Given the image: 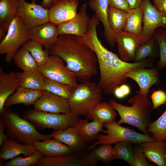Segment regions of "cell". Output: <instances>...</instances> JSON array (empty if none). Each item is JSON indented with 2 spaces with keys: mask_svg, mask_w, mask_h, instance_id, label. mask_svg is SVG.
<instances>
[{
  "mask_svg": "<svg viewBox=\"0 0 166 166\" xmlns=\"http://www.w3.org/2000/svg\"><path fill=\"white\" fill-rule=\"evenodd\" d=\"M97 26L96 24L90 25L82 38L97 55L100 70L98 84L105 93L112 95L116 87L126 83L127 78L124 75L127 72L139 67H155V59L148 58L133 63L121 60L116 53L109 50L102 44L98 37Z\"/></svg>",
  "mask_w": 166,
  "mask_h": 166,
  "instance_id": "cell-1",
  "label": "cell"
},
{
  "mask_svg": "<svg viewBox=\"0 0 166 166\" xmlns=\"http://www.w3.org/2000/svg\"><path fill=\"white\" fill-rule=\"evenodd\" d=\"M50 55H57L65 62L67 68L81 82L90 81L98 73V61L95 52L83 38L71 34L59 35L49 50Z\"/></svg>",
  "mask_w": 166,
  "mask_h": 166,
  "instance_id": "cell-2",
  "label": "cell"
},
{
  "mask_svg": "<svg viewBox=\"0 0 166 166\" xmlns=\"http://www.w3.org/2000/svg\"><path fill=\"white\" fill-rule=\"evenodd\" d=\"M136 94L128 100V102L132 105L130 106L123 105L113 99H110L109 102L120 115L118 124H128L138 128L144 134H148L147 128L152 122L153 105L147 96Z\"/></svg>",
  "mask_w": 166,
  "mask_h": 166,
  "instance_id": "cell-3",
  "label": "cell"
},
{
  "mask_svg": "<svg viewBox=\"0 0 166 166\" xmlns=\"http://www.w3.org/2000/svg\"><path fill=\"white\" fill-rule=\"evenodd\" d=\"M0 117L8 137L20 143L32 144L35 141H44L53 138L51 134H41L27 120L8 109L0 114Z\"/></svg>",
  "mask_w": 166,
  "mask_h": 166,
  "instance_id": "cell-4",
  "label": "cell"
},
{
  "mask_svg": "<svg viewBox=\"0 0 166 166\" xmlns=\"http://www.w3.org/2000/svg\"><path fill=\"white\" fill-rule=\"evenodd\" d=\"M102 92L95 82L89 81L78 83L68 99L70 112L78 117L88 118L94 108L102 101Z\"/></svg>",
  "mask_w": 166,
  "mask_h": 166,
  "instance_id": "cell-5",
  "label": "cell"
},
{
  "mask_svg": "<svg viewBox=\"0 0 166 166\" xmlns=\"http://www.w3.org/2000/svg\"><path fill=\"white\" fill-rule=\"evenodd\" d=\"M103 125L106 130L103 129L102 132L107 135L98 134L97 141L88 147V151L100 144H111L119 142H125L139 144L147 141L154 140L148 134L140 133L122 126L115 121L103 123Z\"/></svg>",
  "mask_w": 166,
  "mask_h": 166,
  "instance_id": "cell-6",
  "label": "cell"
},
{
  "mask_svg": "<svg viewBox=\"0 0 166 166\" xmlns=\"http://www.w3.org/2000/svg\"><path fill=\"white\" fill-rule=\"evenodd\" d=\"M22 117L41 128H52L55 131L64 130L76 126L81 120L71 112L56 113L40 111L34 109L26 111Z\"/></svg>",
  "mask_w": 166,
  "mask_h": 166,
  "instance_id": "cell-7",
  "label": "cell"
},
{
  "mask_svg": "<svg viewBox=\"0 0 166 166\" xmlns=\"http://www.w3.org/2000/svg\"><path fill=\"white\" fill-rule=\"evenodd\" d=\"M30 29L18 16L12 22L5 38L0 43V54H6V62L10 63L20 47L30 40Z\"/></svg>",
  "mask_w": 166,
  "mask_h": 166,
  "instance_id": "cell-8",
  "label": "cell"
},
{
  "mask_svg": "<svg viewBox=\"0 0 166 166\" xmlns=\"http://www.w3.org/2000/svg\"><path fill=\"white\" fill-rule=\"evenodd\" d=\"M38 70L45 77L59 83L73 86L78 84L75 74L67 68L65 61L57 55H50L47 62L38 66Z\"/></svg>",
  "mask_w": 166,
  "mask_h": 166,
  "instance_id": "cell-9",
  "label": "cell"
},
{
  "mask_svg": "<svg viewBox=\"0 0 166 166\" xmlns=\"http://www.w3.org/2000/svg\"><path fill=\"white\" fill-rule=\"evenodd\" d=\"M142 5L143 25L139 37L140 44L152 36L157 28L161 27L166 30V13L157 9L149 0H143Z\"/></svg>",
  "mask_w": 166,
  "mask_h": 166,
  "instance_id": "cell-10",
  "label": "cell"
},
{
  "mask_svg": "<svg viewBox=\"0 0 166 166\" xmlns=\"http://www.w3.org/2000/svg\"><path fill=\"white\" fill-rule=\"evenodd\" d=\"M18 0V16L30 29L50 22L49 9L35 3L36 0L31 3Z\"/></svg>",
  "mask_w": 166,
  "mask_h": 166,
  "instance_id": "cell-11",
  "label": "cell"
},
{
  "mask_svg": "<svg viewBox=\"0 0 166 166\" xmlns=\"http://www.w3.org/2000/svg\"><path fill=\"white\" fill-rule=\"evenodd\" d=\"M124 76L133 80L138 85L140 90L136 92V94L145 96L148 95L152 86H158L160 82L159 69L155 67L138 68L127 72Z\"/></svg>",
  "mask_w": 166,
  "mask_h": 166,
  "instance_id": "cell-12",
  "label": "cell"
},
{
  "mask_svg": "<svg viewBox=\"0 0 166 166\" xmlns=\"http://www.w3.org/2000/svg\"><path fill=\"white\" fill-rule=\"evenodd\" d=\"M97 161L92 159L89 154L80 152L62 156H46L40 158L34 166H96Z\"/></svg>",
  "mask_w": 166,
  "mask_h": 166,
  "instance_id": "cell-13",
  "label": "cell"
},
{
  "mask_svg": "<svg viewBox=\"0 0 166 166\" xmlns=\"http://www.w3.org/2000/svg\"><path fill=\"white\" fill-rule=\"evenodd\" d=\"M87 5H82L79 12L71 20L57 26L59 35L71 34L83 37L88 29L90 19L87 13Z\"/></svg>",
  "mask_w": 166,
  "mask_h": 166,
  "instance_id": "cell-14",
  "label": "cell"
},
{
  "mask_svg": "<svg viewBox=\"0 0 166 166\" xmlns=\"http://www.w3.org/2000/svg\"><path fill=\"white\" fill-rule=\"evenodd\" d=\"M33 105L34 109L40 111L56 113L70 112L68 99L46 91H43Z\"/></svg>",
  "mask_w": 166,
  "mask_h": 166,
  "instance_id": "cell-15",
  "label": "cell"
},
{
  "mask_svg": "<svg viewBox=\"0 0 166 166\" xmlns=\"http://www.w3.org/2000/svg\"><path fill=\"white\" fill-rule=\"evenodd\" d=\"M79 4L78 0H58L49 10L51 22L57 26L67 22L77 14Z\"/></svg>",
  "mask_w": 166,
  "mask_h": 166,
  "instance_id": "cell-16",
  "label": "cell"
},
{
  "mask_svg": "<svg viewBox=\"0 0 166 166\" xmlns=\"http://www.w3.org/2000/svg\"><path fill=\"white\" fill-rule=\"evenodd\" d=\"M114 34L119 57L126 62L134 61L136 51L140 44L139 37L124 31Z\"/></svg>",
  "mask_w": 166,
  "mask_h": 166,
  "instance_id": "cell-17",
  "label": "cell"
},
{
  "mask_svg": "<svg viewBox=\"0 0 166 166\" xmlns=\"http://www.w3.org/2000/svg\"><path fill=\"white\" fill-rule=\"evenodd\" d=\"M56 26L49 22L30 29V39L40 43L45 50L49 51L58 39L59 34Z\"/></svg>",
  "mask_w": 166,
  "mask_h": 166,
  "instance_id": "cell-18",
  "label": "cell"
},
{
  "mask_svg": "<svg viewBox=\"0 0 166 166\" xmlns=\"http://www.w3.org/2000/svg\"><path fill=\"white\" fill-rule=\"evenodd\" d=\"M88 121L87 119H81L76 126L64 130L55 131L51 134L53 138L68 145L75 152H81L86 146L79 134L78 130L81 125Z\"/></svg>",
  "mask_w": 166,
  "mask_h": 166,
  "instance_id": "cell-19",
  "label": "cell"
},
{
  "mask_svg": "<svg viewBox=\"0 0 166 166\" xmlns=\"http://www.w3.org/2000/svg\"><path fill=\"white\" fill-rule=\"evenodd\" d=\"M21 80L17 72L14 71L6 73L0 67V114L5 109L4 105L7 98L20 87Z\"/></svg>",
  "mask_w": 166,
  "mask_h": 166,
  "instance_id": "cell-20",
  "label": "cell"
},
{
  "mask_svg": "<svg viewBox=\"0 0 166 166\" xmlns=\"http://www.w3.org/2000/svg\"><path fill=\"white\" fill-rule=\"evenodd\" d=\"M88 4L103 24V34L106 40L110 46H114L116 43L115 34L109 26L108 19V0H89Z\"/></svg>",
  "mask_w": 166,
  "mask_h": 166,
  "instance_id": "cell-21",
  "label": "cell"
},
{
  "mask_svg": "<svg viewBox=\"0 0 166 166\" xmlns=\"http://www.w3.org/2000/svg\"><path fill=\"white\" fill-rule=\"evenodd\" d=\"M0 151V158L7 160L22 154L27 157L34 154L37 151L32 144H23L8 138L2 143Z\"/></svg>",
  "mask_w": 166,
  "mask_h": 166,
  "instance_id": "cell-22",
  "label": "cell"
},
{
  "mask_svg": "<svg viewBox=\"0 0 166 166\" xmlns=\"http://www.w3.org/2000/svg\"><path fill=\"white\" fill-rule=\"evenodd\" d=\"M32 144L37 151L46 156H62L75 152L68 145L54 138L43 141H35Z\"/></svg>",
  "mask_w": 166,
  "mask_h": 166,
  "instance_id": "cell-23",
  "label": "cell"
},
{
  "mask_svg": "<svg viewBox=\"0 0 166 166\" xmlns=\"http://www.w3.org/2000/svg\"><path fill=\"white\" fill-rule=\"evenodd\" d=\"M43 92L42 91L20 87L6 100L4 105L5 109L18 104H22L26 106L34 105Z\"/></svg>",
  "mask_w": 166,
  "mask_h": 166,
  "instance_id": "cell-24",
  "label": "cell"
},
{
  "mask_svg": "<svg viewBox=\"0 0 166 166\" xmlns=\"http://www.w3.org/2000/svg\"><path fill=\"white\" fill-rule=\"evenodd\" d=\"M147 159L158 166H166L164 141H148L139 144Z\"/></svg>",
  "mask_w": 166,
  "mask_h": 166,
  "instance_id": "cell-25",
  "label": "cell"
},
{
  "mask_svg": "<svg viewBox=\"0 0 166 166\" xmlns=\"http://www.w3.org/2000/svg\"><path fill=\"white\" fill-rule=\"evenodd\" d=\"M18 0H0V28L7 32L10 24L18 16Z\"/></svg>",
  "mask_w": 166,
  "mask_h": 166,
  "instance_id": "cell-26",
  "label": "cell"
},
{
  "mask_svg": "<svg viewBox=\"0 0 166 166\" xmlns=\"http://www.w3.org/2000/svg\"><path fill=\"white\" fill-rule=\"evenodd\" d=\"M160 56L159 44L152 36L139 45L136 53L134 62H138L147 58L155 59Z\"/></svg>",
  "mask_w": 166,
  "mask_h": 166,
  "instance_id": "cell-27",
  "label": "cell"
},
{
  "mask_svg": "<svg viewBox=\"0 0 166 166\" xmlns=\"http://www.w3.org/2000/svg\"><path fill=\"white\" fill-rule=\"evenodd\" d=\"M143 9L142 4L138 7L130 10L127 14V20L123 31L139 37L142 30Z\"/></svg>",
  "mask_w": 166,
  "mask_h": 166,
  "instance_id": "cell-28",
  "label": "cell"
},
{
  "mask_svg": "<svg viewBox=\"0 0 166 166\" xmlns=\"http://www.w3.org/2000/svg\"><path fill=\"white\" fill-rule=\"evenodd\" d=\"M17 74L21 80L20 87L43 91L45 77L38 70L17 72Z\"/></svg>",
  "mask_w": 166,
  "mask_h": 166,
  "instance_id": "cell-29",
  "label": "cell"
},
{
  "mask_svg": "<svg viewBox=\"0 0 166 166\" xmlns=\"http://www.w3.org/2000/svg\"><path fill=\"white\" fill-rule=\"evenodd\" d=\"M117 114L116 110L109 102H101L91 112L88 118L93 121L98 120L103 123L115 121Z\"/></svg>",
  "mask_w": 166,
  "mask_h": 166,
  "instance_id": "cell-30",
  "label": "cell"
},
{
  "mask_svg": "<svg viewBox=\"0 0 166 166\" xmlns=\"http://www.w3.org/2000/svg\"><path fill=\"white\" fill-rule=\"evenodd\" d=\"M13 60L16 65L24 72L38 70V66L30 53L21 46L14 55Z\"/></svg>",
  "mask_w": 166,
  "mask_h": 166,
  "instance_id": "cell-31",
  "label": "cell"
},
{
  "mask_svg": "<svg viewBox=\"0 0 166 166\" xmlns=\"http://www.w3.org/2000/svg\"><path fill=\"white\" fill-rule=\"evenodd\" d=\"M127 12L109 5L108 19L109 26L114 33L123 31L127 20Z\"/></svg>",
  "mask_w": 166,
  "mask_h": 166,
  "instance_id": "cell-32",
  "label": "cell"
},
{
  "mask_svg": "<svg viewBox=\"0 0 166 166\" xmlns=\"http://www.w3.org/2000/svg\"><path fill=\"white\" fill-rule=\"evenodd\" d=\"M103 123L100 121L94 119L93 121H88L83 124L79 128L78 132L80 136L86 143L97 140L98 133L102 132Z\"/></svg>",
  "mask_w": 166,
  "mask_h": 166,
  "instance_id": "cell-33",
  "label": "cell"
},
{
  "mask_svg": "<svg viewBox=\"0 0 166 166\" xmlns=\"http://www.w3.org/2000/svg\"><path fill=\"white\" fill-rule=\"evenodd\" d=\"M22 46L30 53L38 66L44 65L48 61L50 55L49 51L44 50L42 45L40 43L30 39Z\"/></svg>",
  "mask_w": 166,
  "mask_h": 166,
  "instance_id": "cell-34",
  "label": "cell"
},
{
  "mask_svg": "<svg viewBox=\"0 0 166 166\" xmlns=\"http://www.w3.org/2000/svg\"><path fill=\"white\" fill-rule=\"evenodd\" d=\"M74 86L59 83L45 77L43 91L69 99L71 96Z\"/></svg>",
  "mask_w": 166,
  "mask_h": 166,
  "instance_id": "cell-35",
  "label": "cell"
},
{
  "mask_svg": "<svg viewBox=\"0 0 166 166\" xmlns=\"http://www.w3.org/2000/svg\"><path fill=\"white\" fill-rule=\"evenodd\" d=\"M89 154L93 160L100 161L105 164H109L115 159L113 147L111 144H102L93 148Z\"/></svg>",
  "mask_w": 166,
  "mask_h": 166,
  "instance_id": "cell-36",
  "label": "cell"
},
{
  "mask_svg": "<svg viewBox=\"0 0 166 166\" xmlns=\"http://www.w3.org/2000/svg\"><path fill=\"white\" fill-rule=\"evenodd\" d=\"M147 131L152 134L154 140H164L166 137V109L160 117L150 124Z\"/></svg>",
  "mask_w": 166,
  "mask_h": 166,
  "instance_id": "cell-37",
  "label": "cell"
},
{
  "mask_svg": "<svg viewBox=\"0 0 166 166\" xmlns=\"http://www.w3.org/2000/svg\"><path fill=\"white\" fill-rule=\"evenodd\" d=\"M152 36L157 42L160 50V59L156 63L159 70L166 66V30L159 27L154 31Z\"/></svg>",
  "mask_w": 166,
  "mask_h": 166,
  "instance_id": "cell-38",
  "label": "cell"
},
{
  "mask_svg": "<svg viewBox=\"0 0 166 166\" xmlns=\"http://www.w3.org/2000/svg\"><path fill=\"white\" fill-rule=\"evenodd\" d=\"M130 143L125 142L116 143L113 147V151L115 159L124 160L134 166L132 148Z\"/></svg>",
  "mask_w": 166,
  "mask_h": 166,
  "instance_id": "cell-39",
  "label": "cell"
},
{
  "mask_svg": "<svg viewBox=\"0 0 166 166\" xmlns=\"http://www.w3.org/2000/svg\"><path fill=\"white\" fill-rule=\"evenodd\" d=\"M44 156L37 150L34 154L25 157H23L21 156H16L7 162L3 163L2 166H34Z\"/></svg>",
  "mask_w": 166,
  "mask_h": 166,
  "instance_id": "cell-40",
  "label": "cell"
},
{
  "mask_svg": "<svg viewBox=\"0 0 166 166\" xmlns=\"http://www.w3.org/2000/svg\"><path fill=\"white\" fill-rule=\"evenodd\" d=\"M134 166H152L147 160L140 145L132 148Z\"/></svg>",
  "mask_w": 166,
  "mask_h": 166,
  "instance_id": "cell-41",
  "label": "cell"
},
{
  "mask_svg": "<svg viewBox=\"0 0 166 166\" xmlns=\"http://www.w3.org/2000/svg\"><path fill=\"white\" fill-rule=\"evenodd\" d=\"M153 109H156L166 102V92L159 89L154 91L151 96Z\"/></svg>",
  "mask_w": 166,
  "mask_h": 166,
  "instance_id": "cell-42",
  "label": "cell"
},
{
  "mask_svg": "<svg viewBox=\"0 0 166 166\" xmlns=\"http://www.w3.org/2000/svg\"><path fill=\"white\" fill-rule=\"evenodd\" d=\"M109 5L128 12L129 10L126 0H108Z\"/></svg>",
  "mask_w": 166,
  "mask_h": 166,
  "instance_id": "cell-43",
  "label": "cell"
},
{
  "mask_svg": "<svg viewBox=\"0 0 166 166\" xmlns=\"http://www.w3.org/2000/svg\"><path fill=\"white\" fill-rule=\"evenodd\" d=\"M5 127L2 121L0 120V147L2 146L3 142L7 139L8 136L6 135L4 132Z\"/></svg>",
  "mask_w": 166,
  "mask_h": 166,
  "instance_id": "cell-44",
  "label": "cell"
},
{
  "mask_svg": "<svg viewBox=\"0 0 166 166\" xmlns=\"http://www.w3.org/2000/svg\"><path fill=\"white\" fill-rule=\"evenodd\" d=\"M130 10L138 7L140 6L143 0H126Z\"/></svg>",
  "mask_w": 166,
  "mask_h": 166,
  "instance_id": "cell-45",
  "label": "cell"
},
{
  "mask_svg": "<svg viewBox=\"0 0 166 166\" xmlns=\"http://www.w3.org/2000/svg\"><path fill=\"white\" fill-rule=\"evenodd\" d=\"M155 6L160 11L166 13V0H157Z\"/></svg>",
  "mask_w": 166,
  "mask_h": 166,
  "instance_id": "cell-46",
  "label": "cell"
},
{
  "mask_svg": "<svg viewBox=\"0 0 166 166\" xmlns=\"http://www.w3.org/2000/svg\"><path fill=\"white\" fill-rule=\"evenodd\" d=\"M58 0H43L41 5L44 8L49 9Z\"/></svg>",
  "mask_w": 166,
  "mask_h": 166,
  "instance_id": "cell-47",
  "label": "cell"
},
{
  "mask_svg": "<svg viewBox=\"0 0 166 166\" xmlns=\"http://www.w3.org/2000/svg\"><path fill=\"white\" fill-rule=\"evenodd\" d=\"M113 94L117 98L120 99H123L126 97L119 86L114 89Z\"/></svg>",
  "mask_w": 166,
  "mask_h": 166,
  "instance_id": "cell-48",
  "label": "cell"
},
{
  "mask_svg": "<svg viewBox=\"0 0 166 166\" xmlns=\"http://www.w3.org/2000/svg\"><path fill=\"white\" fill-rule=\"evenodd\" d=\"M119 86L126 97L130 93V88L128 85L124 83L120 85Z\"/></svg>",
  "mask_w": 166,
  "mask_h": 166,
  "instance_id": "cell-49",
  "label": "cell"
},
{
  "mask_svg": "<svg viewBox=\"0 0 166 166\" xmlns=\"http://www.w3.org/2000/svg\"><path fill=\"white\" fill-rule=\"evenodd\" d=\"M7 32L2 29L0 28V42H1L5 38Z\"/></svg>",
  "mask_w": 166,
  "mask_h": 166,
  "instance_id": "cell-50",
  "label": "cell"
},
{
  "mask_svg": "<svg viewBox=\"0 0 166 166\" xmlns=\"http://www.w3.org/2000/svg\"><path fill=\"white\" fill-rule=\"evenodd\" d=\"M164 142L165 148V150H166V137H165V138L164 139Z\"/></svg>",
  "mask_w": 166,
  "mask_h": 166,
  "instance_id": "cell-51",
  "label": "cell"
},
{
  "mask_svg": "<svg viewBox=\"0 0 166 166\" xmlns=\"http://www.w3.org/2000/svg\"><path fill=\"white\" fill-rule=\"evenodd\" d=\"M154 3V6H155L157 3V0H152Z\"/></svg>",
  "mask_w": 166,
  "mask_h": 166,
  "instance_id": "cell-52",
  "label": "cell"
}]
</instances>
